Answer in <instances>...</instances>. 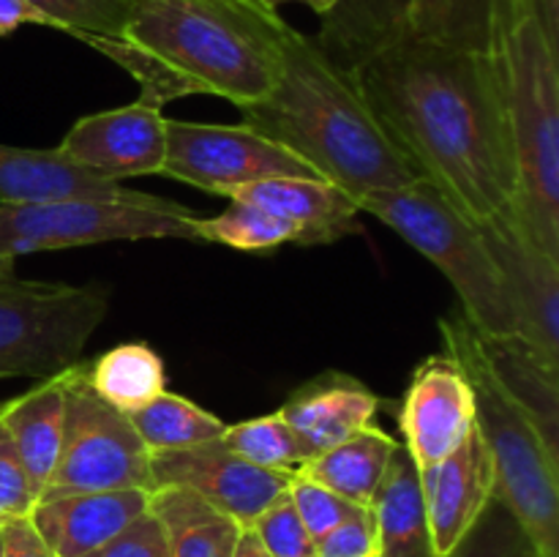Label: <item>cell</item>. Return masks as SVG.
I'll return each instance as SVG.
<instances>
[{
    "label": "cell",
    "mask_w": 559,
    "mask_h": 557,
    "mask_svg": "<svg viewBox=\"0 0 559 557\" xmlns=\"http://www.w3.org/2000/svg\"><path fill=\"white\" fill-rule=\"evenodd\" d=\"M145 191L126 189L66 158L58 147L0 145V202L58 200H142Z\"/></svg>",
    "instance_id": "cell-18"
},
{
    "label": "cell",
    "mask_w": 559,
    "mask_h": 557,
    "mask_svg": "<svg viewBox=\"0 0 559 557\" xmlns=\"http://www.w3.org/2000/svg\"><path fill=\"white\" fill-rule=\"evenodd\" d=\"M267 3H271L273 9H278V5H284V3H304L306 9L314 11L317 16H325L328 11H331L333 0H267Z\"/></svg>",
    "instance_id": "cell-41"
},
{
    "label": "cell",
    "mask_w": 559,
    "mask_h": 557,
    "mask_svg": "<svg viewBox=\"0 0 559 557\" xmlns=\"http://www.w3.org/2000/svg\"><path fill=\"white\" fill-rule=\"evenodd\" d=\"M445 557H538V552L506 502L491 497L467 535Z\"/></svg>",
    "instance_id": "cell-31"
},
{
    "label": "cell",
    "mask_w": 559,
    "mask_h": 557,
    "mask_svg": "<svg viewBox=\"0 0 559 557\" xmlns=\"http://www.w3.org/2000/svg\"><path fill=\"white\" fill-rule=\"evenodd\" d=\"M16 282V268H14V260H9V257H0V287H5V284Z\"/></svg>",
    "instance_id": "cell-42"
},
{
    "label": "cell",
    "mask_w": 559,
    "mask_h": 557,
    "mask_svg": "<svg viewBox=\"0 0 559 557\" xmlns=\"http://www.w3.org/2000/svg\"><path fill=\"white\" fill-rule=\"evenodd\" d=\"M0 557H3V530H0Z\"/></svg>",
    "instance_id": "cell-43"
},
{
    "label": "cell",
    "mask_w": 559,
    "mask_h": 557,
    "mask_svg": "<svg viewBox=\"0 0 559 557\" xmlns=\"http://www.w3.org/2000/svg\"><path fill=\"white\" fill-rule=\"evenodd\" d=\"M484 58L516 167L513 211L559 257V38L535 0H491Z\"/></svg>",
    "instance_id": "cell-4"
},
{
    "label": "cell",
    "mask_w": 559,
    "mask_h": 557,
    "mask_svg": "<svg viewBox=\"0 0 559 557\" xmlns=\"http://www.w3.org/2000/svg\"><path fill=\"white\" fill-rule=\"evenodd\" d=\"M58 151L109 180L162 175L167 162V118L162 107L136 98L126 107L80 118Z\"/></svg>",
    "instance_id": "cell-14"
},
{
    "label": "cell",
    "mask_w": 559,
    "mask_h": 557,
    "mask_svg": "<svg viewBox=\"0 0 559 557\" xmlns=\"http://www.w3.org/2000/svg\"><path fill=\"white\" fill-rule=\"evenodd\" d=\"M218 440L233 453L243 457L246 462L265 470H287V473H295L300 464L309 462L298 435L289 429V424L278 415V410L271 415H262V418L224 426V435Z\"/></svg>",
    "instance_id": "cell-30"
},
{
    "label": "cell",
    "mask_w": 559,
    "mask_h": 557,
    "mask_svg": "<svg viewBox=\"0 0 559 557\" xmlns=\"http://www.w3.org/2000/svg\"><path fill=\"white\" fill-rule=\"evenodd\" d=\"M0 413H3V404H0ZM36 502L38 497L31 489V481H27L20 457H16L14 442L0 424V524L31 517Z\"/></svg>",
    "instance_id": "cell-35"
},
{
    "label": "cell",
    "mask_w": 559,
    "mask_h": 557,
    "mask_svg": "<svg viewBox=\"0 0 559 557\" xmlns=\"http://www.w3.org/2000/svg\"><path fill=\"white\" fill-rule=\"evenodd\" d=\"M293 475L287 470L257 467L229 451L222 440L151 453L153 489L180 486L194 491L243 528H251L254 519L289 489Z\"/></svg>",
    "instance_id": "cell-11"
},
{
    "label": "cell",
    "mask_w": 559,
    "mask_h": 557,
    "mask_svg": "<svg viewBox=\"0 0 559 557\" xmlns=\"http://www.w3.org/2000/svg\"><path fill=\"white\" fill-rule=\"evenodd\" d=\"M251 530L262 541L271 557H311L314 555V538L300 522L293 500L284 491L278 500H273L260 517L254 519Z\"/></svg>",
    "instance_id": "cell-34"
},
{
    "label": "cell",
    "mask_w": 559,
    "mask_h": 557,
    "mask_svg": "<svg viewBox=\"0 0 559 557\" xmlns=\"http://www.w3.org/2000/svg\"><path fill=\"white\" fill-rule=\"evenodd\" d=\"M233 557H271V552L262 546V541L257 538V533L251 528L240 530V538L235 544Z\"/></svg>",
    "instance_id": "cell-40"
},
{
    "label": "cell",
    "mask_w": 559,
    "mask_h": 557,
    "mask_svg": "<svg viewBox=\"0 0 559 557\" xmlns=\"http://www.w3.org/2000/svg\"><path fill=\"white\" fill-rule=\"evenodd\" d=\"M200 244H224L238 251H267L282 244H300V229L287 218L246 200H229L227 211L197 218Z\"/></svg>",
    "instance_id": "cell-28"
},
{
    "label": "cell",
    "mask_w": 559,
    "mask_h": 557,
    "mask_svg": "<svg viewBox=\"0 0 559 557\" xmlns=\"http://www.w3.org/2000/svg\"><path fill=\"white\" fill-rule=\"evenodd\" d=\"M369 508L374 513V557H440L426 519L418 467L404 446L393 451Z\"/></svg>",
    "instance_id": "cell-22"
},
{
    "label": "cell",
    "mask_w": 559,
    "mask_h": 557,
    "mask_svg": "<svg viewBox=\"0 0 559 557\" xmlns=\"http://www.w3.org/2000/svg\"><path fill=\"white\" fill-rule=\"evenodd\" d=\"M478 227L502 273L516 333L559 360V257L527 233L513 208Z\"/></svg>",
    "instance_id": "cell-12"
},
{
    "label": "cell",
    "mask_w": 559,
    "mask_h": 557,
    "mask_svg": "<svg viewBox=\"0 0 559 557\" xmlns=\"http://www.w3.org/2000/svg\"><path fill=\"white\" fill-rule=\"evenodd\" d=\"M377 407L380 399L369 386L355 377L328 371L300 386L278 407V415L298 435L306 457L311 459L371 426Z\"/></svg>",
    "instance_id": "cell-17"
},
{
    "label": "cell",
    "mask_w": 559,
    "mask_h": 557,
    "mask_svg": "<svg viewBox=\"0 0 559 557\" xmlns=\"http://www.w3.org/2000/svg\"><path fill=\"white\" fill-rule=\"evenodd\" d=\"M49 25L76 38H118L129 22L134 0H27Z\"/></svg>",
    "instance_id": "cell-32"
},
{
    "label": "cell",
    "mask_w": 559,
    "mask_h": 557,
    "mask_svg": "<svg viewBox=\"0 0 559 557\" xmlns=\"http://www.w3.org/2000/svg\"><path fill=\"white\" fill-rule=\"evenodd\" d=\"M402 235L415 251L442 271L462 300V315L486 336L516 333L511 300L502 273L486 246L484 233L429 180H415L404 189L377 191L358 202Z\"/></svg>",
    "instance_id": "cell-6"
},
{
    "label": "cell",
    "mask_w": 559,
    "mask_h": 557,
    "mask_svg": "<svg viewBox=\"0 0 559 557\" xmlns=\"http://www.w3.org/2000/svg\"><path fill=\"white\" fill-rule=\"evenodd\" d=\"M66 375L47 377L22 396L3 402L0 424L9 431L14 451L25 467L31 489L41 497L55 462H58L60 442L66 426Z\"/></svg>",
    "instance_id": "cell-21"
},
{
    "label": "cell",
    "mask_w": 559,
    "mask_h": 557,
    "mask_svg": "<svg viewBox=\"0 0 559 557\" xmlns=\"http://www.w3.org/2000/svg\"><path fill=\"white\" fill-rule=\"evenodd\" d=\"M87 364L66 375V426L58 462L38 500L82 491H153L151 451L131 426L129 415L96 396L85 377Z\"/></svg>",
    "instance_id": "cell-9"
},
{
    "label": "cell",
    "mask_w": 559,
    "mask_h": 557,
    "mask_svg": "<svg viewBox=\"0 0 559 557\" xmlns=\"http://www.w3.org/2000/svg\"><path fill=\"white\" fill-rule=\"evenodd\" d=\"M22 25H49L47 16L27 0H0V36H9Z\"/></svg>",
    "instance_id": "cell-39"
},
{
    "label": "cell",
    "mask_w": 559,
    "mask_h": 557,
    "mask_svg": "<svg viewBox=\"0 0 559 557\" xmlns=\"http://www.w3.org/2000/svg\"><path fill=\"white\" fill-rule=\"evenodd\" d=\"M445 353L459 360L475 393V429L495 462V497L506 502L538 557H559V459L527 410L497 382L462 311L440 320Z\"/></svg>",
    "instance_id": "cell-5"
},
{
    "label": "cell",
    "mask_w": 559,
    "mask_h": 557,
    "mask_svg": "<svg viewBox=\"0 0 559 557\" xmlns=\"http://www.w3.org/2000/svg\"><path fill=\"white\" fill-rule=\"evenodd\" d=\"M287 495L289 500H293L304 528L309 530V535L314 538V544L322 538V535L336 530L338 524L347 522L349 517H355V513L360 511V506L344 500V497L336 495V491L325 489V486L314 484V481L304 478V475L298 473H295L293 481H289Z\"/></svg>",
    "instance_id": "cell-33"
},
{
    "label": "cell",
    "mask_w": 559,
    "mask_h": 557,
    "mask_svg": "<svg viewBox=\"0 0 559 557\" xmlns=\"http://www.w3.org/2000/svg\"><path fill=\"white\" fill-rule=\"evenodd\" d=\"M311 557H333V555H322V552H314V555Z\"/></svg>",
    "instance_id": "cell-44"
},
{
    "label": "cell",
    "mask_w": 559,
    "mask_h": 557,
    "mask_svg": "<svg viewBox=\"0 0 559 557\" xmlns=\"http://www.w3.org/2000/svg\"><path fill=\"white\" fill-rule=\"evenodd\" d=\"M413 0H333L320 16L314 44L331 63L349 71L409 33Z\"/></svg>",
    "instance_id": "cell-23"
},
{
    "label": "cell",
    "mask_w": 559,
    "mask_h": 557,
    "mask_svg": "<svg viewBox=\"0 0 559 557\" xmlns=\"http://www.w3.org/2000/svg\"><path fill=\"white\" fill-rule=\"evenodd\" d=\"M3 530V557H52L31 519H11L0 524Z\"/></svg>",
    "instance_id": "cell-38"
},
{
    "label": "cell",
    "mask_w": 559,
    "mask_h": 557,
    "mask_svg": "<svg viewBox=\"0 0 559 557\" xmlns=\"http://www.w3.org/2000/svg\"><path fill=\"white\" fill-rule=\"evenodd\" d=\"M91 557H173V552H169L164 528L147 508Z\"/></svg>",
    "instance_id": "cell-36"
},
{
    "label": "cell",
    "mask_w": 559,
    "mask_h": 557,
    "mask_svg": "<svg viewBox=\"0 0 559 557\" xmlns=\"http://www.w3.org/2000/svg\"><path fill=\"white\" fill-rule=\"evenodd\" d=\"M162 175L229 200L246 186L267 178H320L295 153L249 126L189 120H167V162Z\"/></svg>",
    "instance_id": "cell-10"
},
{
    "label": "cell",
    "mask_w": 559,
    "mask_h": 557,
    "mask_svg": "<svg viewBox=\"0 0 559 557\" xmlns=\"http://www.w3.org/2000/svg\"><path fill=\"white\" fill-rule=\"evenodd\" d=\"M151 511L164 528L173 557H233L243 524L180 486L151 491Z\"/></svg>",
    "instance_id": "cell-25"
},
{
    "label": "cell",
    "mask_w": 559,
    "mask_h": 557,
    "mask_svg": "<svg viewBox=\"0 0 559 557\" xmlns=\"http://www.w3.org/2000/svg\"><path fill=\"white\" fill-rule=\"evenodd\" d=\"M243 126L278 142L355 200L426 180L353 85L349 74L293 25L282 33L273 91L240 109Z\"/></svg>",
    "instance_id": "cell-3"
},
{
    "label": "cell",
    "mask_w": 559,
    "mask_h": 557,
    "mask_svg": "<svg viewBox=\"0 0 559 557\" xmlns=\"http://www.w3.org/2000/svg\"><path fill=\"white\" fill-rule=\"evenodd\" d=\"M129 420L151 453L180 451V448L218 440L227 426L191 399L175 396L169 391L158 393L145 407L134 410Z\"/></svg>",
    "instance_id": "cell-27"
},
{
    "label": "cell",
    "mask_w": 559,
    "mask_h": 557,
    "mask_svg": "<svg viewBox=\"0 0 559 557\" xmlns=\"http://www.w3.org/2000/svg\"><path fill=\"white\" fill-rule=\"evenodd\" d=\"M87 386L98 399L131 415L167 391V375L156 349L142 342L118 344L85 366Z\"/></svg>",
    "instance_id": "cell-26"
},
{
    "label": "cell",
    "mask_w": 559,
    "mask_h": 557,
    "mask_svg": "<svg viewBox=\"0 0 559 557\" xmlns=\"http://www.w3.org/2000/svg\"><path fill=\"white\" fill-rule=\"evenodd\" d=\"M233 200L254 202L300 229V246L333 244L360 233L355 197L322 178H267L240 189Z\"/></svg>",
    "instance_id": "cell-19"
},
{
    "label": "cell",
    "mask_w": 559,
    "mask_h": 557,
    "mask_svg": "<svg viewBox=\"0 0 559 557\" xmlns=\"http://www.w3.org/2000/svg\"><path fill=\"white\" fill-rule=\"evenodd\" d=\"M107 309L109 293L96 282L0 287V377L47 380L76 366Z\"/></svg>",
    "instance_id": "cell-8"
},
{
    "label": "cell",
    "mask_w": 559,
    "mask_h": 557,
    "mask_svg": "<svg viewBox=\"0 0 559 557\" xmlns=\"http://www.w3.org/2000/svg\"><path fill=\"white\" fill-rule=\"evenodd\" d=\"M404 448L415 467L429 470L451 457L475 429V393L445 349L420 360L399 404Z\"/></svg>",
    "instance_id": "cell-13"
},
{
    "label": "cell",
    "mask_w": 559,
    "mask_h": 557,
    "mask_svg": "<svg viewBox=\"0 0 559 557\" xmlns=\"http://www.w3.org/2000/svg\"><path fill=\"white\" fill-rule=\"evenodd\" d=\"M388 134L469 222L516 202V167L484 55L404 33L347 71Z\"/></svg>",
    "instance_id": "cell-1"
},
{
    "label": "cell",
    "mask_w": 559,
    "mask_h": 557,
    "mask_svg": "<svg viewBox=\"0 0 559 557\" xmlns=\"http://www.w3.org/2000/svg\"><path fill=\"white\" fill-rule=\"evenodd\" d=\"M480 355L502 388L527 410L546 448L559 459V360L519 333L486 336L475 328Z\"/></svg>",
    "instance_id": "cell-20"
},
{
    "label": "cell",
    "mask_w": 559,
    "mask_h": 557,
    "mask_svg": "<svg viewBox=\"0 0 559 557\" xmlns=\"http://www.w3.org/2000/svg\"><path fill=\"white\" fill-rule=\"evenodd\" d=\"M265 3H267V0H265ZM267 5H271V3H267ZM271 9H273V5H271Z\"/></svg>",
    "instance_id": "cell-45"
},
{
    "label": "cell",
    "mask_w": 559,
    "mask_h": 557,
    "mask_svg": "<svg viewBox=\"0 0 559 557\" xmlns=\"http://www.w3.org/2000/svg\"><path fill=\"white\" fill-rule=\"evenodd\" d=\"M426 519L437 555L445 557L467 535L475 519L495 497V462L478 429L448 459L429 470H418Z\"/></svg>",
    "instance_id": "cell-15"
},
{
    "label": "cell",
    "mask_w": 559,
    "mask_h": 557,
    "mask_svg": "<svg viewBox=\"0 0 559 557\" xmlns=\"http://www.w3.org/2000/svg\"><path fill=\"white\" fill-rule=\"evenodd\" d=\"M396 448L399 442L391 435L377 426H366L358 435L311 457L295 473L336 491L355 506L369 508Z\"/></svg>",
    "instance_id": "cell-24"
},
{
    "label": "cell",
    "mask_w": 559,
    "mask_h": 557,
    "mask_svg": "<svg viewBox=\"0 0 559 557\" xmlns=\"http://www.w3.org/2000/svg\"><path fill=\"white\" fill-rule=\"evenodd\" d=\"M491 0H413L409 33L462 52H486Z\"/></svg>",
    "instance_id": "cell-29"
},
{
    "label": "cell",
    "mask_w": 559,
    "mask_h": 557,
    "mask_svg": "<svg viewBox=\"0 0 559 557\" xmlns=\"http://www.w3.org/2000/svg\"><path fill=\"white\" fill-rule=\"evenodd\" d=\"M287 25L265 0H134L118 38L80 42L129 71L153 107L207 93L243 109L276 85Z\"/></svg>",
    "instance_id": "cell-2"
},
{
    "label": "cell",
    "mask_w": 559,
    "mask_h": 557,
    "mask_svg": "<svg viewBox=\"0 0 559 557\" xmlns=\"http://www.w3.org/2000/svg\"><path fill=\"white\" fill-rule=\"evenodd\" d=\"M147 508V489L82 491L38 500L27 519L52 557H91Z\"/></svg>",
    "instance_id": "cell-16"
},
{
    "label": "cell",
    "mask_w": 559,
    "mask_h": 557,
    "mask_svg": "<svg viewBox=\"0 0 559 557\" xmlns=\"http://www.w3.org/2000/svg\"><path fill=\"white\" fill-rule=\"evenodd\" d=\"M197 213L180 202L142 200L0 202V257L74 249L109 240L175 238L200 244Z\"/></svg>",
    "instance_id": "cell-7"
},
{
    "label": "cell",
    "mask_w": 559,
    "mask_h": 557,
    "mask_svg": "<svg viewBox=\"0 0 559 557\" xmlns=\"http://www.w3.org/2000/svg\"><path fill=\"white\" fill-rule=\"evenodd\" d=\"M314 552L333 557H374V513L360 508L355 517L338 524L314 544Z\"/></svg>",
    "instance_id": "cell-37"
}]
</instances>
